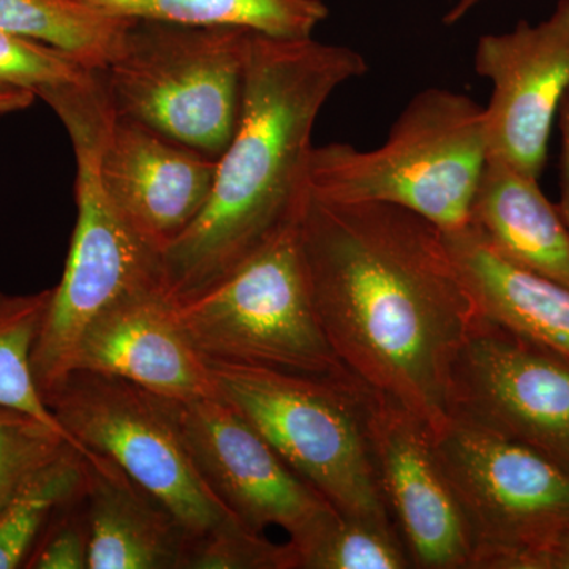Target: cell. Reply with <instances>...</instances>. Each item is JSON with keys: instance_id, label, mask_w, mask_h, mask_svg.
<instances>
[{"instance_id": "obj_1", "label": "cell", "mask_w": 569, "mask_h": 569, "mask_svg": "<svg viewBox=\"0 0 569 569\" xmlns=\"http://www.w3.org/2000/svg\"><path fill=\"white\" fill-rule=\"evenodd\" d=\"M298 233L318 320L342 365L437 432L479 316L443 231L399 206L307 192Z\"/></svg>"}, {"instance_id": "obj_2", "label": "cell", "mask_w": 569, "mask_h": 569, "mask_svg": "<svg viewBox=\"0 0 569 569\" xmlns=\"http://www.w3.org/2000/svg\"><path fill=\"white\" fill-rule=\"evenodd\" d=\"M367 69L361 52L342 44L252 33L238 127L208 203L163 250L164 293L174 305L203 293L298 220L318 114Z\"/></svg>"}, {"instance_id": "obj_3", "label": "cell", "mask_w": 569, "mask_h": 569, "mask_svg": "<svg viewBox=\"0 0 569 569\" xmlns=\"http://www.w3.org/2000/svg\"><path fill=\"white\" fill-rule=\"evenodd\" d=\"M488 160L485 107L429 88L407 103L378 148L313 146L307 192L336 203L399 206L451 233L470 224Z\"/></svg>"}, {"instance_id": "obj_4", "label": "cell", "mask_w": 569, "mask_h": 569, "mask_svg": "<svg viewBox=\"0 0 569 569\" xmlns=\"http://www.w3.org/2000/svg\"><path fill=\"white\" fill-rule=\"evenodd\" d=\"M208 365L217 397L246 418L340 515L395 523L367 437L365 381L351 372L305 376Z\"/></svg>"}, {"instance_id": "obj_5", "label": "cell", "mask_w": 569, "mask_h": 569, "mask_svg": "<svg viewBox=\"0 0 569 569\" xmlns=\"http://www.w3.org/2000/svg\"><path fill=\"white\" fill-rule=\"evenodd\" d=\"M253 31L132 20L99 69L111 110L220 157L241 112Z\"/></svg>"}, {"instance_id": "obj_6", "label": "cell", "mask_w": 569, "mask_h": 569, "mask_svg": "<svg viewBox=\"0 0 569 569\" xmlns=\"http://www.w3.org/2000/svg\"><path fill=\"white\" fill-rule=\"evenodd\" d=\"M114 118L107 96L61 119L77 159L78 219L66 271L32 350L41 397L69 376L86 329L129 296L163 290V252L133 227L104 190L99 152Z\"/></svg>"}, {"instance_id": "obj_7", "label": "cell", "mask_w": 569, "mask_h": 569, "mask_svg": "<svg viewBox=\"0 0 569 569\" xmlns=\"http://www.w3.org/2000/svg\"><path fill=\"white\" fill-rule=\"evenodd\" d=\"M174 316L208 362L305 376L350 372L318 320L298 220L203 293L176 302Z\"/></svg>"}, {"instance_id": "obj_8", "label": "cell", "mask_w": 569, "mask_h": 569, "mask_svg": "<svg viewBox=\"0 0 569 569\" xmlns=\"http://www.w3.org/2000/svg\"><path fill=\"white\" fill-rule=\"evenodd\" d=\"M432 436L470 530L471 569H537L569 526V470L460 418Z\"/></svg>"}, {"instance_id": "obj_9", "label": "cell", "mask_w": 569, "mask_h": 569, "mask_svg": "<svg viewBox=\"0 0 569 569\" xmlns=\"http://www.w3.org/2000/svg\"><path fill=\"white\" fill-rule=\"evenodd\" d=\"M43 400L92 466L114 463L192 538L238 520L212 496L144 389L119 377L73 370Z\"/></svg>"}, {"instance_id": "obj_10", "label": "cell", "mask_w": 569, "mask_h": 569, "mask_svg": "<svg viewBox=\"0 0 569 569\" xmlns=\"http://www.w3.org/2000/svg\"><path fill=\"white\" fill-rule=\"evenodd\" d=\"M151 396L212 496L247 529L280 527L299 557L340 515L219 397Z\"/></svg>"}, {"instance_id": "obj_11", "label": "cell", "mask_w": 569, "mask_h": 569, "mask_svg": "<svg viewBox=\"0 0 569 569\" xmlns=\"http://www.w3.org/2000/svg\"><path fill=\"white\" fill-rule=\"evenodd\" d=\"M448 415L569 470V359L481 313L452 365Z\"/></svg>"}, {"instance_id": "obj_12", "label": "cell", "mask_w": 569, "mask_h": 569, "mask_svg": "<svg viewBox=\"0 0 569 569\" xmlns=\"http://www.w3.org/2000/svg\"><path fill=\"white\" fill-rule=\"evenodd\" d=\"M475 70L492 86L485 107L489 159L541 178L569 89V0L538 24L519 21L479 37Z\"/></svg>"}, {"instance_id": "obj_13", "label": "cell", "mask_w": 569, "mask_h": 569, "mask_svg": "<svg viewBox=\"0 0 569 569\" xmlns=\"http://www.w3.org/2000/svg\"><path fill=\"white\" fill-rule=\"evenodd\" d=\"M366 427L385 503L413 568L471 569L470 530L429 426L367 387Z\"/></svg>"}, {"instance_id": "obj_14", "label": "cell", "mask_w": 569, "mask_h": 569, "mask_svg": "<svg viewBox=\"0 0 569 569\" xmlns=\"http://www.w3.org/2000/svg\"><path fill=\"white\" fill-rule=\"evenodd\" d=\"M219 157L114 114L99 152L112 203L153 246L167 249L203 211Z\"/></svg>"}, {"instance_id": "obj_15", "label": "cell", "mask_w": 569, "mask_h": 569, "mask_svg": "<svg viewBox=\"0 0 569 569\" xmlns=\"http://www.w3.org/2000/svg\"><path fill=\"white\" fill-rule=\"evenodd\" d=\"M73 370L119 377L167 399L217 397L211 369L163 290L129 296L100 313L81 337Z\"/></svg>"}, {"instance_id": "obj_16", "label": "cell", "mask_w": 569, "mask_h": 569, "mask_svg": "<svg viewBox=\"0 0 569 569\" xmlns=\"http://www.w3.org/2000/svg\"><path fill=\"white\" fill-rule=\"evenodd\" d=\"M89 569H182L192 535L114 463H89Z\"/></svg>"}, {"instance_id": "obj_17", "label": "cell", "mask_w": 569, "mask_h": 569, "mask_svg": "<svg viewBox=\"0 0 569 569\" xmlns=\"http://www.w3.org/2000/svg\"><path fill=\"white\" fill-rule=\"evenodd\" d=\"M478 312L569 359V287L511 263L475 228L443 233Z\"/></svg>"}, {"instance_id": "obj_18", "label": "cell", "mask_w": 569, "mask_h": 569, "mask_svg": "<svg viewBox=\"0 0 569 569\" xmlns=\"http://www.w3.org/2000/svg\"><path fill=\"white\" fill-rule=\"evenodd\" d=\"M470 227L511 263L569 287V230L539 179L489 159Z\"/></svg>"}, {"instance_id": "obj_19", "label": "cell", "mask_w": 569, "mask_h": 569, "mask_svg": "<svg viewBox=\"0 0 569 569\" xmlns=\"http://www.w3.org/2000/svg\"><path fill=\"white\" fill-rule=\"evenodd\" d=\"M132 18L189 26H233L279 39L312 37L329 10L321 0H81Z\"/></svg>"}, {"instance_id": "obj_20", "label": "cell", "mask_w": 569, "mask_h": 569, "mask_svg": "<svg viewBox=\"0 0 569 569\" xmlns=\"http://www.w3.org/2000/svg\"><path fill=\"white\" fill-rule=\"evenodd\" d=\"M89 460L67 443L33 468L0 508V569L21 567L54 512L84 496Z\"/></svg>"}, {"instance_id": "obj_21", "label": "cell", "mask_w": 569, "mask_h": 569, "mask_svg": "<svg viewBox=\"0 0 569 569\" xmlns=\"http://www.w3.org/2000/svg\"><path fill=\"white\" fill-rule=\"evenodd\" d=\"M132 18L81 0H0V31L43 41L102 69Z\"/></svg>"}, {"instance_id": "obj_22", "label": "cell", "mask_w": 569, "mask_h": 569, "mask_svg": "<svg viewBox=\"0 0 569 569\" xmlns=\"http://www.w3.org/2000/svg\"><path fill=\"white\" fill-rule=\"evenodd\" d=\"M51 296L52 288L31 295L0 293V407L50 427L78 449L44 403L33 380L32 350Z\"/></svg>"}, {"instance_id": "obj_23", "label": "cell", "mask_w": 569, "mask_h": 569, "mask_svg": "<svg viewBox=\"0 0 569 569\" xmlns=\"http://www.w3.org/2000/svg\"><path fill=\"white\" fill-rule=\"evenodd\" d=\"M0 82L43 100L52 111L100 84L99 69L51 44L0 31Z\"/></svg>"}, {"instance_id": "obj_24", "label": "cell", "mask_w": 569, "mask_h": 569, "mask_svg": "<svg viewBox=\"0 0 569 569\" xmlns=\"http://www.w3.org/2000/svg\"><path fill=\"white\" fill-rule=\"evenodd\" d=\"M413 568L395 523L339 515L299 556V569Z\"/></svg>"}, {"instance_id": "obj_25", "label": "cell", "mask_w": 569, "mask_h": 569, "mask_svg": "<svg viewBox=\"0 0 569 569\" xmlns=\"http://www.w3.org/2000/svg\"><path fill=\"white\" fill-rule=\"evenodd\" d=\"M182 569H299V557L233 520L190 539Z\"/></svg>"}, {"instance_id": "obj_26", "label": "cell", "mask_w": 569, "mask_h": 569, "mask_svg": "<svg viewBox=\"0 0 569 569\" xmlns=\"http://www.w3.org/2000/svg\"><path fill=\"white\" fill-rule=\"evenodd\" d=\"M67 443L50 427L29 417L10 426L0 438V508L33 468L58 455Z\"/></svg>"}, {"instance_id": "obj_27", "label": "cell", "mask_w": 569, "mask_h": 569, "mask_svg": "<svg viewBox=\"0 0 569 569\" xmlns=\"http://www.w3.org/2000/svg\"><path fill=\"white\" fill-rule=\"evenodd\" d=\"M26 568L89 569V537L84 515H66L48 531L37 550H32Z\"/></svg>"}, {"instance_id": "obj_28", "label": "cell", "mask_w": 569, "mask_h": 569, "mask_svg": "<svg viewBox=\"0 0 569 569\" xmlns=\"http://www.w3.org/2000/svg\"><path fill=\"white\" fill-rule=\"evenodd\" d=\"M560 129V201L557 203L561 219L569 230V89L557 116Z\"/></svg>"}, {"instance_id": "obj_29", "label": "cell", "mask_w": 569, "mask_h": 569, "mask_svg": "<svg viewBox=\"0 0 569 569\" xmlns=\"http://www.w3.org/2000/svg\"><path fill=\"white\" fill-rule=\"evenodd\" d=\"M537 569H569V526L550 542L539 559Z\"/></svg>"}, {"instance_id": "obj_30", "label": "cell", "mask_w": 569, "mask_h": 569, "mask_svg": "<svg viewBox=\"0 0 569 569\" xmlns=\"http://www.w3.org/2000/svg\"><path fill=\"white\" fill-rule=\"evenodd\" d=\"M33 102H36L33 93L0 82V116L28 110Z\"/></svg>"}, {"instance_id": "obj_31", "label": "cell", "mask_w": 569, "mask_h": 569, "mask_svg": "<svg viewBox=\"0 0 569 569\" xmlns=\"http://www.w3.org/2000/svg\"><path fill=\"white\" fill-rule=\"evenodd\" d=\"M486 0H455L445 13L443 22L447 26L458 24L463 18H467L477 7L485 3Z\"/></svg>"}, {"instance_id": "obj_32", "label": "cell", "mask_w": 569, "mask_h": 569, "mask_svg": "<svg viewBox=\"0 0 569 569\" xmlns=\"http://www.w3.org/2000/svg\"><path fill=\"white\" fill-rule=\"evenodd\" d=\"M26 415L18 413V411L7 410V408L0 407V438L7 432L10 426L14 422L20 421Z\"/></svg>"}]
</instances>
